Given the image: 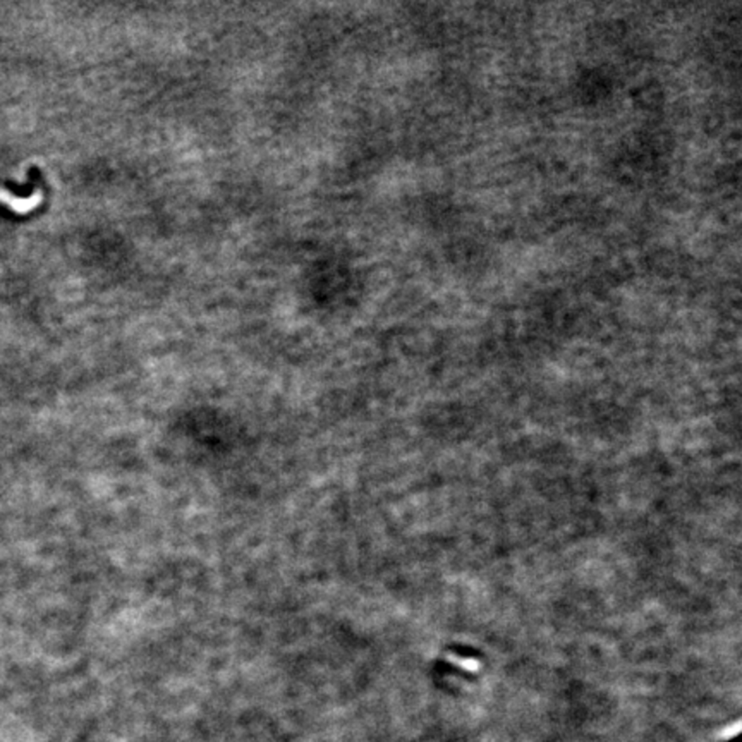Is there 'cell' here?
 I'll list each match as a JSON object with an SVG mask.
<instances>
[]
</instances>
